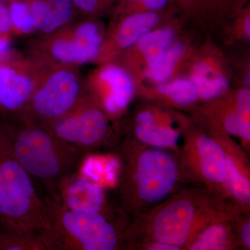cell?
<instances>
[{
    "label": "cell",
    "instance_id": "19",
    "mask_svg": "<svg viewBox=\"0 0 250 250\" xmlns=\"http://www.w3.org/2000/svg\"><path fill=\"white\" fill-rule=\"evenodd\" d=\"M158 90L181 105L194 103L197 98L196 87L192 81L179 80L159 85Z\"/></svg>",
    "mask_w": 250,
    "mask_h": 250
},
{
    "label": "cell",
    "instance_id": "28",
    "mask_svg": "<svg viewBox=\"0 0 250 250\" xmlns=\"http://www.w3.org/2000/svg\"><path fill=\"white\" fill-rule=\"evenodd\" d=\"M13 55L11 41L9 37L0 34V62L11 58Z\"/></svg>",
    "mask_w": 250,
    "mask_h": 250
},
{
    "label": "cell",
    "instance_id": "21",
    "mask_svg": "<svg viewBox=\"0 0 250 250\" xmlns=\"http://www.w3.org/2000/svg\"><path fill=\"white\" fill-rule=\"evenodd\" d=\"M0 250H46L41 237L23 233H1Z\"/></svg>",
    "mask_w": 250,
    "mask_h": 250
},
{
    "label": "cell",
    "instance_id": "27",
    "mask_svg": "<svg viewBox=\"0 0 250 250\" xmlns=\"http://www.w3.org/2000/svg\"><path fill=\"white\" fill-rule=\"evenodd\" d=\"M250 92L249 89L241 90L237 96L238 111L243 116L250 114Z\"/></svg>",
    "mask_w": 250,
    "mask_h": 250
},
{
    "label": "cell",
    "instance_id": "8",
    "mask_svg": "<svg viewBox=\"0 0 250 250\" xmlns=\"http://www.w3.org/2000/svg\"><path fill=\"white\" fill-rule=\"evenodd\" d=\"M177 177L175 162L167 153L150 149L140 156L136 179L140 198L144 201H162L173 188Z\"/></svg>",
    "mask_w": 250,
    "mask_h": 250
},
{
    "label": "cell",
    "instance_id": "31",
    "mask_svg": "<svg viewBox=\"0 0 250 250\" xmlns=\"http://www.w3.org/2000/svg\"><path fill=\"white\" fill-rule=\"evenodd\" d=\"M136 122L138 125L146 126V125L154 124V118L151 112L144 111L138 116Z\"/></svg>",
    "mask_w": 250,
    "mask_h": 250
},
{
    "label": "cell",
    "instance_id": "30",
    "mask_svg": "<svg viewBox=\"0 0 250 250\" xmlns=\"http://www.w3.org/2000/svg\"><path fill=\"white\" fill-rule=\"evenodd\" d=\"M129 2L141 1L143 5L149 10H158L162 9L167 4L168 0H125Z\"/></svg>",
    "mask_w": 250,
    "mask_h": 250
},
{
    "label": "cell",
    "instance_id": "13",
    "mask_svg": "<svg viewBox=\"0 0 250 250\" xmlns=\"http://www.w3.org/2000/svg\"><path fill=\"white\" fill-rule=\"evenodd\" d=\"M159 21V16L154 13H138L128 16L117 30L116 45L121 49L134 45L143 36L150 32Z\"/></svg>",
    "mask_w": 250,
    "mask_h": 250
},
{
    "label": "cell",
    "instance_id": "33",
    "mask_svg": "<svg viewBox=\"0 0 250 250\" xmlns=\"http://www.w3.org/2000/svg\"><path fill=\"white\" fill-rule=\"evenodd\" d=\"M151 250H179V247L172 246L167 243H159L158 242L156 244L152 245L149 248Z\"/></svg>",
    "mask_w": 250,
    "mask_h": 250
},
{
    "label": "cell",
    "instance_id": "14",
    "mask_svg": "<svg viewBox=\"0 0 250 250\" xmlns=\"http://www.w3.org/2000/svg\"><path fill=\"white\" fill-rule=\"evenodd\" d=\"M192 82L196 87L197 94L205 100L216 98L228 87L225 77L205 62H200L195 66L192 72Z\"/></svg>",
    "mask_w": 250,
    "mask_h": 250
},
{
    "label": "cell",
    "instance_id": "32",
    "mask_svg": "<svg viewBox=\"0 0 250 250\" xmlns=\"http://www.w3.org/2000/svg\"><path fill=\"white\" fill-rule=\"evenodd\" d=\"M241 238L245 244L248 248L250 247V222H247L243 225L241 230Z\"/></svg>",
    "mask_w": 250,
    "mask_h": 250
},
{
    "label": "cell",
    "instance_id": "22",
    "mask_svg": "<svg viewBox=\"0 0 250 250\" xmlns=\"http://www.w3.org/2000/svg\"><path fill=\"white\" fill-rule=\"evenodd\" d=\"M225 180H228L230 190L240 201L244 203H250V181L239 172L236 164L231 158L228 159L227 176Z\"/></svg>",
    "mask_w": 250,
    "mask_h": 250
},
{
    "label": "cell",
    "instance_id": "17",
    "mask_svg": "<svg viewBox=\"0 0 250 250\" xmlns=\"http://www.w3.org/2000/svg\"><path fill=\"white\" fill-rule=\"evenodd\" d=\"M30 9L36 31L42 35L57 31L50 0H24Z\"/></svg>",
    "mask_w": 250,
    "mask_h": 250
},
{
    "label": "cell",
    "instance_id": "5",
    "mask_svg": "<svg viewBox=\"0 0 250 250\" xmlns=\"http://www.w3.org/2000/svg\"><path fill=\"white\" fill-rule=\"evenodd\" d=\"M103 39L96 23L73 21L36 41L30 56L45 64L77 65L99 57Z\"/></svg>",
    "mask_w": 250,
    "mask_h": 250
},
{
    "label": "cell",
    "instance_id": "26",
    "mask_svg": "<svg viewBox=\"0 0 250 250\" xmlns=\"http://www.w3.org/2000/svg\"><path fill=\"white\" fill-rule=\"evenodd\" d=\"M12 31V23L9 8L4 1H0V34L7 36Z\"/></svg>",
    "mask_w": 250,
    "mask_h": 250
},
{
    "label": "cell",
    "instance_id": "24",
    "mask_svg": "<svg viewBox=\"0 0 250 250\" xmlns=\"http://www.w3.org/2000/svg\"><path fill=\"white\" fill-rule=\"evenodd\" d=\"M238 111L229 115L225 122V129L229 134L240 136L246 140L250 139V121Z\"/></svg>",
    "mask_w": 250,
    "mask_h": 250
},
{
    "label": "cell",
    "instance_id": "6",
    "mask_svg": "<svg viewBox=\"0 0 250 250\" xmlns=\"http://www.w3.org/2000/svg\"><path fill=\"white\" fill-rule=\"evenodd\" d=\"M47 66L31 56L0 62V107L19 119Z\"/></svg>",
    "mask_w": 250,
    "mask_h": 250
},
{
    "label": "cell",
    "instance_id": "35",
    "mask_svg": "<svg viewBox=\"0 0 250 250\" xmlns=\"http://www.w3.org/2000/svg\"><path fill=\"white\" fill-rule=\"evenodd\" d=\"M0 1H4V2H6V1H9V0H0Z\"/></svg>",
    "mask_w": 250,
    "mask_h": 250
},
{
    "label": "cell",
    "instance_id": "20",
    "mask_svg": "<svg viewBox=\"0 0 250 250\" xmlns=\"http://www.w3.org/2000/svg\"><path fill=\"white\" fill-rule=\"evenodd\" d=\"M184 47L182 43L173 46L167 51L161 62L147 72V77L156 82H163L170 77L174 65L184 53Z\"/></svg>",
    "mask_w": 250,
    "mask_h": 250
},
{
    "label": "cell",
    "instance_id": "23",
    "mask_svg": "<svg viewBox=\"0 0 250 250\" xmlns=\"http://www.w3.org/2000/svg\"><path fill=\"white\" fill-rule=\"evenodd\" d=\"M227 231L223 227L213 225L203 232L196 243L191 247L192 250H225Z\"/></svg>",
    "mask_w": 250,
    "mask_h": 250
},
{
    "label": "cell",
    "instance_id": "11",
    "mask_svg": "<svg viewBox=\"0 0 250 250\" xmlns=\"http://www.w3.org/2000/svg\"><path fill=\"white\" fill-rule=\"evenodd\" d=\"M95 80L107 87L108 92L103 102L104 108L107 113L116 114L129 104L134 85L129 74L123 68L106 65L97 73Z\"/></svg>",
    "mask_w": 250,
    "mask_h": 250
},
{
    "label": "cell",
    "instance_id": "10",
    "mask_svg": "<svg viewBox=\"0 0 250 250\" xmlns=\"http://www.w3.org/2000/svg\"><path fill=\"white\" fill-rule=\"evenodd\" d=\"M104 200L101 186L81 173L70 179L60 192L61 205L80 213H100Z\"/></svg>",
    "mask_w": 250,
    "mask_h": 250
},
{
    "label": "cell",
    "instance_id": "7",
    "mask_svg": "<svg viewBox=\"0 0 250 250\" xmlns=\"http://www.w3.org/2000/svg\"><path fill=\"white\" fill-rule=\"evenodd\" d=\"M46 129L64 142L87 153L106 138L108 124L104 113L87 99Z\"/></svg>",
    "mask_w": 250,
    "mask_h": 250
},
{
    "label": "cell",
    "instance_id": "25",
    "mask_svg": "<svg viewBox=\"0 0 250 250\" xmlns=\"http://www.w3.org/2000/svg\"><path fill=\"white\" fill-rule=\"evenodd\" d=\"M77 12L94 14L107 4L108 0H72Z\"/></svg>",
    "mask_w": 250,
    "mask_h": 250
},
{
    "label": "cell",
    "instance_id": "2",
    "mask_svg": "<svg viewBox=\"0 0 250 250\" xmlns=\"http://www.w3.org/2000/svg\"><path fill=\"white\" fill-rule=\"evenodd\" d=\"M53 223V204L16 159L0 129V230L41 237Z\"/></svg>",
    "mask_w": 250,
    "mask_h": 250
},
{
    "label": "cell",
    "instance_id": "29",
    "mask_svg": "<svg viewBox=\"0 0 250 250\" xmlns=\"http://www.w3.org/2000/svg\"><path fill=\"white\" fill-rule=\"evenodd\" d=\"M118 167H119V162L116 159H111L106 163L105 165L104 172L106 173L108 182H113L116 180V170Z\"/></svg>",
    "mask_w": 250,
    "mask_h": 250
},
{
    "label": "cell",
    "instance_id": "16",
    "mask_svg": "<svg viewBox=\"0 0 250 250\" xmlns=\"http://www.w3.org/2000/svg\"><path fill=\"white\" fill-rule=\"evenodd\" d=\"M136 135L143 143L154 147H174L179 139V135L174 130L156 126L154 123L146 126L137 125Z\"/></svg>",
    "mask_w": 250,
    "mask_h": 250
},
{
    "label": "cell",
    "instance_id": "9",
    "mask_svg": "<svg viewBox=\"0 0 250 250\" xmlns=\"http://www.w3.org/2000/svg\"><path fill=\"white\" fill-rule=\"evenodd\" d=\"M195 217L193 206L187 200L172 202L156 215L153 222L156 241L172 246H183L188 238Z\"/></svg>",
    "mask_w": 250,
    "mask_h": 250
},
{
    "label": "cell",
    "instance_id": "34",
    "mask_svg": "<svg viewBox=\"0 0 250 250\" xmlns=\"http://www.w3.org/2000/svg\"><path fill=\"white\" fill-rule=\"evenodd\" d=\"M250 16H248V17L246 18V22H245V29H246L247 34H248V36H250Z\"/></svg>",
    "mask_w": 250,
    "mask_h": 250
},
{
    "label": "cell",
    "instance_id": "4",
    "mask_svg": "<svg viewBox=\"0 0 250 250\" xmlns=\"http://www.w3.org/2000/svg\"><path fill=\"white\" fill-rule=\"evenodd\" d=\"M46 250H113L116 229L100 213H85L53 203V223L42 233Z\"/></svg>",
    "mask_w": 250,
    "mask_h": 250
},
{
    "label": "cell",
    "instance_id": "15",
    "mask_svg": "<svg viewBox=\"0 0 250 250\" xmlns=\"http://www.w3.org/2000/svg\"><path fill=\"white\" fill-rule=\"evenodd\" d=\"M175 33L170 28L147 33L139 41L140 51L146 57L148 65L155 67L172 45Z\"/></svg>",
    "mask_w": 250,
    "mask_h": 250
},
{
    "label": "cell",
    "instance_id": "12",
    "mask_svg": "<svg viewBox=\"0 0 250 250\" xmlns=\"http://www.w3.org/2000/svg\"><path fill=\"white\" fill-rule=\"evenodd\" d=\"M202 172L210 182L221 183L227 176L228 158L223 148L207 136H202L197 143Z\"/></svg>",
    "mask_w": 250,
    "mask_h": 250
},
{
    "label": "cell",
    "instance_id": "1",
    "mask_svg": "<svg viewBox=\"0 0 250 250\" xmlns=\"http://www.w3.org/2000/svg\"><path fill=\"white\" fill-rule=\"evenodd\" d=\"M4 131L15 157L41 193L60 203L61 190L81 173L86 153L42 126L20 123Z\"/></svg>",
    "mask_w": 250,
    "mask_h": 250
},
{
    "label": "cell",
    "instance_id": "3",
    "mask_svg": "<svg viewBox=\"0 0 250 250\" xmlns=\"http://www.w3.org/2000/svg\"><path fill=\"white\" fill-rule=\"evenodd\" d=\"M87 99L84 82L76 66L47 65L18 121L46 128Z\"/></svg>",
    "mask_w": 250,
    "mask_h": 250
},
{
    "label": "cell",
    "instance_id": "18",
    "mask_svg": "<svg viewBox=\"0 0 250 250\" xmlns=\"http://www.w3.org/2000/svg\"><path fill=\"white\" fill-rule=\"evenodd\" d=\"M10 17L12 31L16 35H29L36 31L30 9L24 0H9Z\"/></svg>",
    "mask_w": 250,
    "mask_h": 250
}]
</instances>
